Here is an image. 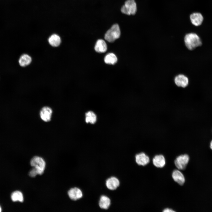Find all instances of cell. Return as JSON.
<instances>
[{
	"mask_svg": "<svg viewBox=\"0 0 212 212\" xmlns=\"http://www.w3.org/2000/svg\"><path fill=\"white\" fill-rule=\"evenodd\" d=\"M184 42L186 48L191 51L202 45L200 37L197 34L194 32L186 34L184 37Z\"/></svg>",
	"mask_w": 212,
	"mask_h": 212,
	"instance_id": "obj_1",
	"label": "cell"
},
{
	"mask_svg": "<svg viewBox=\"0 0 212 212\" xmlns=\"http://www.w3.org/2000/svg\"><path fill=\"white\" fill-rule=\"evenodd\" d=\"M120 35V27L117 24L113 25L106 32L105 39L110 42H112L119 38Z\"/></svg>",
	"mask_w": 212,
	"mask_h": 212,
	"instance_id": "obj_2",
	"label": "cell"
},
{
	"mask_svg": "<svg viewBox=\"0 0 212 212\" xmlns=\"http://www.w3.org/2000/svg\"><path fill=\"white\" fill-rule=\"evenodd\" d=\"M137 5L135 0H127L121 8L123 14L128 15H134L137 11Z\"/></svg>",
	"mask_w": 212,
	"mask_h": 212,
	"instance_id": "obj_3",
	"label": "cell"
},
{
	"mask_svg": "<svg viewBox=\"0 0 212 212\" xmlns=\"http://www.w3.org/2000/svg\"><path fill=\"white\" fill-rule=\"evenodd\" d=\"M30 163L31 166L35 168L38 174L41 175L43 173L46 163L42 158L39 156H35L31 159Z\"/></svg>",
	"mask_w": 212,
	"mask_h": 212,
	"instance_id": "obj_4",
	"label": "cell"
},
{
	"mask_svg": "<svg viewBox=\"0 0 212 212\" xmlns=\"http://www.w3.org/2000/svg\"><path fill=\"white\" fill-rule=\"evenodd\" d=\"M189 156L188 154L181 155L177 156L175 159V165L178 169L184 170L189 162Z\"/></svg>",
	"mask_w": 212,
	"mask_h": 212,
	"instance_id": "obj_5",
	"label": "cell"
},
{
	"mask_svg": "<svg viewBox=\"0 0 212 212\" xmlns=\"http://www.w3.org/2000/svg\"><path fill=\"white\" fill-rule=\"evenodd\" d=\"M173 81L175 85L178 87L185 88L189 84L188 77L183 74L180 73L175 76Z\"/></svg>",
	"mask_w": 212,
	"mask_h": 212,
	"instance_id": "obj_6",
	"label": "cell"
},
{
	"mask_svg": "<svg viewBox=\"0 0 212 212\" xmlns=\"http://www.w3.org/2000/svg\"><path fill=\"white\" fill-rule=\"evenodd\" d=\"M105 184L107 188L109 190L114 191L120 186V182L117 177L112 176L108 178L106 180Z\"/></svg>",
	"mask_w": 212,
	"mask_h": 212,
	"instance_id": "obj_7",
	"label": "cell"
},
{
	"mask_svg": "<svg viewBox=\"0 0 212 212\" xmlns=\"http://www.w3.org/2000/svg\"><path fill=\"white\" fill-rule=\"evenodd\" d=\"M189 19L191 24L194 26H198L203 24L204 17L202 14L199 12H194L189 15Z\"/></svg>",
	"mask_w": 212,
	"mask_h": 212,
	"instance_id": "obj_8",
	"label": "cell"
},
{
	"mask_svg": "<svg viewBox=\"0 0 212 212\" xmlns=\"http://www.w3.org/2000/svg\"><path fill=\"white\" fill-rule=\"evenodd\" d=\"M52 110L48 106H44L40 110L39 115L41 119L45 122H48L51 120L52 114Z\"/></svg>",
	"mask_w": 212,
	"mask_h": 212,
	"instance_id": "obj_9",
	"label": "cell"
},
{
	"mask_svg": "<svg viewBox=\"0 0 212 212\" xmlns=\"http://www.w3.org/2000/svg\"><path fill=\"white\" fill-rule=\"evenodd\" d=\"M98 204L100 208L102 210H108L111 205V200L107 195H101L99 198Z\"/></svg>",
	"mask_w": 212,
	"mask_h": 212,
	"instance_id": "obj_10",
	"label": "cell"
},
{
	"mask_svg": "<svg viewBox=\"0 0 212 212\" xmlns=\"http://www.w3.org/2000/svg\"><path fill=\"white\" fill-rule=\"evenodd\" d=\"M135 158L136 163L139 165L145 166L150 161L149 156L143 152L136 154L135 155Z\"/></svg>",
	"mask_w": 212,
	"mask_h": 212,
	"instance_id": "obj_11",
	"label": "cell"
},
{
	"mask_svg": "<svg viewBox=\"0 0 212 212\" xmlns=\"http://www.w3.org/2000/svg\"><path fill=\"white\" fill-rule=\"evenodd\" d=\"M69 198L72 200L76 201L82 198L83 193L82 190L77 187L71 188L68 192Z\"/></svg>",
	"mask_w": 212,
	"mask_h": 212,
	"instance_id": "obj_12",
	"label": "cell"
},
{
	"mask_svg": "<svg viewBox=\"0 0 212 212\" xmlns=\"http://www.w3.org/2000/svg\"><path fill=\"white\" fill-rule=\"evenodd\" d=\"M172 175L174 181L179 185L182 186L184 183L185 181V177L179 170L175 169L173 170Z\"/></svg>",
	"mask_w": 212,
	"mask_h": 212,
	"instance_id": "obj_13",
	"label": "cell"
},
{
	"mask_svg": "<svg viewBox=\"0 0 212 212\" xmlns=\"http://www.w3.org/2000/svg\"><path fill=\"white\" fill-rule=\"evenodd\" d=\"M153 163L155 167L158 168H162L165 164V158L161 154L156 155L153 158Z\"/></svg>",
	"mask_w": 212,
	"mask_h": 212,
	"instance_id": "obj_14",
	"label": "cell"
},
{
	"mask_svg": "<svg viewBox=\"0 0 212 212\" xmlns=\"http://www.w3.org/2000/svg\"><path fill=\"white\" fill-rule=\"evenodd\" d=\"M48 42L49 44L52 47H57L60 45L61 42V40L58 35L54 34L49 38Z\"/></svg>",
	"mask_w": 212,
	"mask_h": 212,
	"instance_id": "obj_15",
	"label": "cell"
},
{
	"mask_svg": "<svg viewBox=\"0 0 212 212\" xmlns=\"http://www.w3.org/2000/svg\"><path fill=\"white\" fill-rule=\"evenodd\" d=\"M32 62V58L31 56L27 54L22 55L19 60L20 65L23 67H25L29 65Z\"/></svg>",
	"mask_w": 212,
	"mask_h": 212,
	"instance_id": "obj_16",
	"label": "cell"
},
{
	"mask_svg": "<svg viewBox=\"0 0 212 212\" xmlns=\"http://www.w3.org/2000/svg\"><path fill=\"white\" fill-rule=\"evenodd\" d=\"M95 49L96 52L104 53L107 50V46L105 42L102 39L98 40L95 44Z\"/></svg>",
	"mask_w": 212,
	"mask_h": 212,
	"instance_id": "obj_17",
	"label": "cell"
},
{
	"mask_svg": "<svg viewBox=\"0 0 212 212\" xmlns=\"http://www.w3.org/2000/svg\"><path fill=\"white\" fill-rule=\"evenodd\" d=\"M97 116L93 111H89L85 114V120L87 123L94 124L97 121Z\"/></svg>",
	"mask_w": 212,
	"mask_h": 212,
	"instance_id": "obj_18",
	"label": "cell"
},
{
	"mask_svg": "<svg viewBox=\"0 0 212 212\" xmlns=\"http://www.w3.org/2000/svg\"><path fill=\"white\" fill-rule=\"evenodd\" d=\"M104 61L106 64H114L117 62V58L115 54L112 53H110L105 56Z\"/></svg>",
	"mask_w": 212,
	"mask_h": 212,
	"instance_id": "obj_19",
	"label": "cell"
},
{
	"mask_svg": "<svg viewBox=\"0 0 212 212\" xmlns=\"http://www.w3.org/2000/svg\"><path fill=\"white\" fill-rule=\"evenodd\" d=\"M12 200L14 202L19 201L23 202L24 197L22 193L19 191H16L13 192L11 195Z\"/></svg>",
	"mask_w": 212,
	"mask_h": 212,
	"instance_id": "obj_20",
	"label": "cell"
},
{
	"mask_svg": "<svg viewBox=\"0 0 212 212\" xmlns=\"http://www.w3.org/2000/svg\"><path fill=\"white\" fill-rule=\"evenodd\" d=\"M29 176L31 177H34L37 175L38 174L36 169L34 167L29 171Z\"/></svg>",
	"mask_w": 212,
	"mask_h": 212,
	"instance_id": "obj_21",
	"label": "cell"
},
{
	"mask_svg": "<svg viewBox=\"0 0 212 212\" xmlns=\"http://www.w3.org/2000/svg\"><path fill=\"white\" fill-rule=\"evenodd\" d=\"M163 212H175V211L174 210H173V209L167 208H166L163 210Z\"/></svg>",
	"mask_w": 212,
	"mask_h": 212,
	"instance_id": "obj_22",
	"label": "cell"
},
{
	"mask_svg": "<svg viewBox=\"0 0 212 212\" xmlns=\"http://www.w3.org/2000/svg\"><path fill=\"white\" fill-rule=\"evenodd\" d=\"M210 147L211 149L212 150V140H211L210 143Z\"/></svg>",
	"mask_w": 212,
	"mask_h": 212,
	"instance_id": "obj_23",
	"label": "cell"
},
{
	"mask_svg": "<svg viewBox=\"0 0 212 212\" xmlns=\"http://www.w3.org/2000/svg\"><path fill=\"white\" fill-rule=\"evenodd\" d=\"M1 208L0 206V212H1Z\"/></svg>",
	"mask_w": 212,
	"mask_h": 212,
	"instance_id": "obj_24",
	"label": "cell"
}]
</instances>
